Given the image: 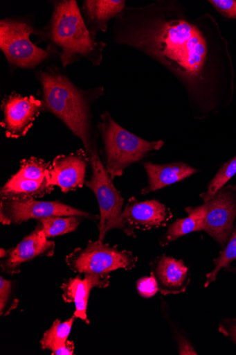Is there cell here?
Here are the masks:
<instances>
[{"label": "cell", "instance_id": "15", "mask_svg": "<svg viewBox=\"0 0 236 355\" xmlns=\"http://www.w3.org/2000/svg\"><path fill=\"white\" fill-rule=\"evenodd\" d=\"M110 275L100 276L84 275L65 279L61 286L62 299L66 304L74 303L75 311L74 316L90 324L87 317V306L91 290L94 288H107L110 284Z\"/></svg>", "mask_w": 236, "mask_h": 355}, {"label": "cell", "instance_id": "11", "mask_svg": "<svg viewBox=\"0 0 236 355\" xmlns=\"http://www.w3.org/2000/svg\"><path fill=\"white\" fill-rule=\"evenodd\" d=\"M42 101L35 96H22L18 94L8 96L3 102L4 119L1 123L7 137H24L42 111Z\"/></svg>", "mask_w": 236, "mask_h": 355}, {"label": "cell", "instance_id": "9", "mask_svg": "<svg viewBox=\"0 0 236 355\" xmlns=\"http://www.w3.org/2000/svg\"><path fill=\"white\" fill-rule=\"evenodd\" d=\"M204 205L206 216L203 231L224 248L234 230L236 185L224 186Z\"/></svg>", "mask_w": 236, "mask_h": 355}, {"label": "cell", "instance_id": "1", "mask_svg": "<svg viewBox=\"0 0 236 355\" xmlns=\"http://www.w3.org/2000/svg\"><path fill=\"white\" fill-rule=\"evenodd\" d=\"M114 38L149 56L184 87L194 118L230 103L233 61L219 24L209 14L192 17L177 0L125 8L116 17Z\"/></svg>", "mask_w": 236, "mask_h": 355}, {"label": "cell", "instance_id": "6", "mask_svg": "<svg viewBox=\"0 0 236 355\" xmlns=\"http://www.w3.org/2000/svg\"><path fill=\"white\" fill-rule=\"evenodd\" d=\"M89 163L92 170L91 179L85 185L93 193L100 209V221L98 225V240L104 242L107 234L118 230L123 211L124 198L115 187L113 179L100 159L98 153L92 155Z\"/></svg>", "mask_w": 236, "mask_h": 355}, {"label": "cell", "instance_id": "5", "mask_svg": "<svg viewBox=\"0 0 236 355\" xmlns=\"http://www.w3.org/2000/svg\"><path fill=\"white\" fill-rule=\"evenodd\" d=\"M138 257L127 250L104 242L89 241L84 248H78L66 257L70 269L80 275L109 276L117 270H131L136 268Z\"/></svg>", "mask_w": 236, "mask_h": 355}, {"label": "cell", "instance_id": "22", "mask_svg": "<svg viewBox=\"0 0 236 355\" xmlns=\"http://www.w3.org/2000/svg\"><path fill=\"white\" fill-rule=\"evenodd\" d=\"M51 165V163H46L42 159L32 157L21 160V168L14 176L40 182L49 181Z\"/></svg>", "mask_w": 236, "mask_h": 355}, {"label": "cell", "instance_id": "4", "mask_svg": "<svg viewBox=\"0 0 236 355\" xmlns=\"http://www.w3.org/2000/svg\"><path fill=\"white\" fill-rule=\"evenodd\" d=\"M105 151V168L111 178L122 175L125 170L144 159L153 150H158L164 141H148L128 132L105 112L98 125Z\"/></svg>", "mask_w": 236, "mask_h": 355}, {"label": "cell", "instance_id": "16", "mask_svg": "<svg viewBox=\"0 0 236 355\" xmlns=\"http://www.w3.org/2000/svg\"><path fill=\"white\" fill-rule=\"evenodd\" d=\"M143 166L148 177V184L142 190L143 196L181 182L197 172V169L183 162L163 165L145 162Z\"/></svg>", "mask_w": 236, "mask_h": 355}, {"label": "cell", "instance_id": "26", "mask_svg": "<svg viewBox=\"0 0 236 355\" xmlns=\"http://www.w3.org/2000/svg\"><path fill=\"white\" fill-rule=\"evenodd\" d=\"M139 295L143 298H152L158 292L157 283L153 276L140 278L137 282Z\"/></svg>", "mask_w": 236, "mask_h": 355}, {"label": "cell", "instance_id": "17", "mask_svg": "<svg viewBox=\"0 0 236 355\" xmlns=\"http://www.w3.org/2000/svg\"><path fill=\"white\" fill-rule=\"evenodd\" d=\"M125 9L122 0H87L84 2L83 10L91 25L90 32L93 37L98 31H106L108 22Z\"/></svg>", "mask_w": 236, "mask_h": 355}, {"label": "cell", "instance_id": "23", "mask_svg": "<svg viewBox=\"0 0 236 355\" xmlns=\"http://www.w3.org/2000/svg\"><path fill=\"white\" fill-rule=\"evenodd\" d=\"M236 260V227L234 228L230 239L224 247L223 250L216 259L214 260L215 268L206 275L205 287H208L215 282L219 272L224 268L228 269L230 263Z\"/></svg>", "mask_w": 236, "mask_h": 355}, {"label": "cell", "instance_id": "8", "mask_svg": "<svg viewBox=\"0 0 236 355\" xmlns=\"http://www.w3.org/2000/svg\"><path fill=\"white\" fill-rule=\"evenodd\" d=\"M0 221L4 225H19L30 219L63 216H78L94 220L96 216L58 201L42 202L36 200L3 201L0 202Z\"/></svg>", "mask_w": 236, "mask_h": 355}, {"label": "cell", "instance_id": "29", "mask_svg": "<svg viewBox=\"0 0 236 355\" xmlns=\"http://www.w3.org/2000/svg\"><path fill=\"white\" fill-rule=\"evenodd\" d=\"M75 343L67 340L65 344L52 351L53 355H72L74 354Z\"/></svg>", "mask_w": 236, "mask_h": 355}, {"label": "cell", "instance_id": "3", "mask_svg": "<svg viewBox=\"0 0 236 355\" xmlns=\"http://www.w3.org/2000/svg\"><path fill=\"white\" fill-rule=\"evenodd\" d=\"M47 34L64 67L83 58L91 60L95 66L102 60L106 45L96 41L75 0L55 3Z\"/></svg>", "mask_w": 236, "mask_h": 355}, {"label": "cell", "instance_id": "18", "mask_svg": "<svg viewBox=\"0 0 236 355\" xmlns=\"http://www.w3.org/2000/svg\"><path fill=\"white\" fill-rule=\"evenodd\" d=\"M54 189L48 180L43 182L13 176L0 191L3 201H23L42 198Z\"/></svg>", "mask_w": 236, "mask_h": 355}, {"label": "cell", "instance_id": "14", "mask_svg": "<svg viewBox=\"0 0 236 355\" xmlns=\"http://www.w3.org/2000/svg\"><path fill=\"white\" fill-rule=\"evenodd\" d=\"M151 275L163 295L184 293L190 283V272L183 261L165 254L151 263Z\"/></svg>", "mask_w": 236, "mask_h": 355}, {"label": "cell", "instance_id": "12", "mask_svg": "<svg viewBox=\"0 0 236 355\" xmlns=\"http://www.w3.org/2000/svg\"><path fill=\"white\" fill-rule=\"evenodd\" d=\"M55 244L44 233L39 223L37 227L26 236L16 247L8 250L4 257L1 258V268L3 272L17 275L21 272V266L37 257H53Z\"/></svg>", "mask_w": 236, "mask_h": 355}, {"label": "cell", "instance_id": "30", "mask_svg": "<svg viewBox=\"0 0 236 355\" xmlns=\"http://www.w3.org/2000/svg\"><path fill=\"white\" fill-rule=\"evenodd\" d=\"M230 272H236V268H228Z\"/></svg>", "mask_w": 236, "mask_h": 355}, {"label": "cell", "instance_id": "2", "mask_svg": "<svg viewBox=\"0 0 236 355\" xmlns=\"http://www.w3.org/2000/svg\"><path fill=\"white\" fill-rule=\"evenodd\" d=\"M38 76L44 91L42 110L53 114L69 127L82 141L89 157L98 153L89 94L55 71H41Z\"/></svg>", "mask_w": 236, "mask_h": 355}, {"label": "cell", "instance_id": "25", "mask_svg": "<svg viewBox=\"0 0 236 355\" xmlns=\"http://www.w3.org/2000/svg\"><path fill=\"white\" fill-rule=\"evenodd\" d=\"M12 282L3 277H0V313L1 316H6L14 309L19 304V301L12 300Z\"/></svg>", "mask_w": 236, "mask_h": 355}, {"label": "cell", "instance_id": "20", "mask_svg": "<svg viewBox=\"0 0 236 355\" xmlns=\"http://www.w3.org/2000/svg\"><path fill=\"white\" fill-rule=\"evenodd\" d=\"M84 218L78 216H52L38 220L48 239L75 232Z\"/></svg>", "mask_w": 236, "mask_h": 355}, {"label": "cell", "instance_id": "24", "mask_svg": "<svg viewBox=\"0 0 236 355\" xmlns=\"http://www.w3.org/2000/svg\"><path fill=\"white\" fill-rule=\"evenodd\" d=\"M236 174V155L224 164L210 182L206 192L200 198L204 203L212 199L216 193Z\"/></svg>", "mask_w": 236, "mask_h": 355}, {"label": "cell", "instance_id": "28", "mask_svg": "<svg viewBox=\"0 0 236 355\" xmlns=\"http://www.w3.org/2000/svg\"><path fill=\"white\" fill-rule=\"evenodd\" d=\"M219 330L236 344V318L224 320L219 327Z\"/></svg>", "mask_w": 236, "mask_h": 355}, {"label": "cell", "instance_id": "13", "mask_svg": "<svg viewBox=\"0 0 236 355\" xmlns=\"http://www.w3.org/2000/svg\"><path fill=\"white\" fill-rule=\"evenodd\" d=\"M89 158L84 150L54 158L50 172L49 183L60 187L62 192L82 188L85 184Z\"/></svg>", "mask_w": 236, "mask_h": 355}, {"label": "cell", "instance_id": "21", "mask_svg": "<svg viewBox=\"0 0 236 355\" xmlns=\"http://www.w3.org/2000/svg\"><path fill=\"white\" fill-rule=\"evenodd\" d=\"M75 318L73 315L64 322L55 320L51 327L44 334L41 340L42 349L53 351L65 344L69 340Z\"/></svg>", "mask_w": 236, "mask_h": 355}, {"label": "cell", "instance_id": "10", "mask_svg": "<svg viewBox=\"0 0 236 355\" xmlns=\"http://www.w3.org/2000/svg\"><path fill=\"white\" fill-rule=\"evenodd\" d=\"M173 217L170 209L158 200L139 201L131 198L125 207L118 230L136 237V231H149L164 227Z\"/></svg>", "mask_w": 236, "mask_h": 355}, {"label": "cell", "instance_id": "7", "mask_svg": "<svg viewBox=\"0 0 236 355\" xmlns=\"http://www.w3.org/2000/svg\"><path fill=\"white\" fill-rule=\"evenodd\" d=\"M35 30L26 23L3 19L0 23V48L11 64L19 68H35L48 53L30 40Z\"/></svg>", "mask_w": 236, "mask_h": 355}, {"label": "cell", "instance_id": "27", "mask_svg": "<svg viewBox=\"0 0 236 355\" xmlns=\"http://www.w3.org/2000/svg\"><path fill=\"white\" fill-rule=\"evenodd\" d=\"M209 3L223 16L236 20L235 0H210Z\"/></svg>", "mask_w": 236, "mask_h": 355}, {"label": "cell", "instance_id": "19", "mask_svg": "<svg viewBox=\"0 0 236 355\" xmlns=\"http://www.w3.org/2000/svg\"><path fill=\"white\" fill-rule=\"evenodd\" d=\"M188 216L183 218H179L168 227L167 230L159 240L161 247L177 241L180 238L192 232L204 230L206 209L205 205L198 207H189L185 208Z\"/></svg>", "mask_w": 236, "mask_h": 355}]
</instances>
